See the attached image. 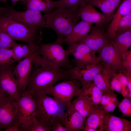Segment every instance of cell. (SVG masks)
Here are the masks:
<instances>
[{
  "mask_svg": "<svg viewBox=\"0 0 131 131\" xmlns=\"http://www.w3.org/2000/svg\"><path fill=\"white\" fill-rule=\"evenodd\" d=\"M36 52L19 61L13 72L20 93L25 91L30 79Z\"/></svg>",
  "mask_w": 131,
  "mask_h": 131,
  "instance_id": "obj_11",
  "label": "cell"
},
{
  "mask_svg": "<svg viewBox=\"0 0 131 131\" xmlns=\"http://www.w3.org/2000/svg\"><path fill=\"white\" fill-rule=\"evenodd\" d=\"M99 60L104 66L109 69L113 74L125 70L121 57L117 54L114 47L112 40L106 44L98 52Z\"/></svg>",
  "mask_w": 131,
  "mask_h": 131,
  "instance_id": "obj_14",
  "label": "cell"
},
{
  "mask_svg": "<svg viewBox=\"0 0 131 131\" xmlns=\"http://www.w3.org/2000/svg\"><path fill=\"white\" fill-rule=\"evenodd\" d=\"M112 79L110 82V88L113 91L121 93L122 86L119 81L115 77L112 75Z\"/></svg>",
  "mask_w": 131,
  "mask_h": 131,
  "instance_id": "obj_37",
  "label": "cell"
},
{
  "mask_svg": "<svg viewBox=\"0 0 131 131\" xmlns=\"http://www.w3.org/2000/svg\"><path fill=\"white\" fill-rule=\"evenodd\" d=\"M12 2V5L13 6L18 1H21L24 4H26L28 0H11Z\"/></svg>",
  "mask_w": 131,
  "mask_h": 131,
  "instance_id": "obj_41",
  "label": "cell"
},
{
  "mask_svg": "<svg viewBox=\"0 0 131 131\" xmlns=\"http://www.w3.org/2000/svg\"><path fill=\"white\" fill-rule=\"evenodd\" d=\"M123 0H83L87 4L95 7L102 13L113 17L115 10Z\"/></svg>",
  "mask_w": 131,
  "mask_h": 131,
  "instance_id": "obj_23",
  "label": "cell"
},
{
  "mask_svg": "<svg viewBox=\"0 0 131 131\" xmlns=\"http://www.w3.org/2000/svg\"><path fill=\"white\" fill-rule=\"evenodd\" d=\"M77 98L71 102L75 109L85 119L93 112L95 106L84 97L78 95Z\"/></svg>",
  "mask_w": 131,
  "mask_h": 131,
  "instance_id": "obj_26",
  "label": "cell"
},
{
  "mask_svg": "<svg viewBox=\"0 0 131 131\" xmlns=\"http://www.w3.org/2000/svg\"><path fill=\"white\" fill-rule=\"evenodd\" d=\"M76 13L82 20L102 26L110 22L113 18L98 11L93 6L86 4L83 0L78 8Z\"/></svg>",
  "mask_w": 131,
  "mask_h": 131,
  "instance_id": "obj_15",
  "label": "cell"
},
{
  "mask_svg": "<svg viewBox=\"0 0 131 131\" xmlns=\"http://www.w3.org/2000/svg\"><path fill=\"white\" fill-rule=\"evenodd\" d=\"M8 95L3 92L0 88V104L2 101Z\"/></svg>",
  "mask_w": 131,
  "mask_h": 131,
  "instance_id": "obj_40",
  "label": "cell"
},
{
  "mask_svg": "<svg viewBox=\"0 0 131 131\" xmlns=\"http://www.w3.org/2000/svg\"><path fill=\"white\" fill-rule=\"evenodd\" d=\"M80 85L79 82L76 80L66 81L49 89L45 94L52 95L59 103L67 108L71 106L73 98L77 96L80 93Z\"/></svg>",
  "mask_w": 131,
  "mask_h": 131,
  "instance_id": "obj_7",
  "label": "cell"
},
{
  "mask_svg": "<svg viewBox=\"0 0 131 131\" xmlns=\"http://www.w3.org/2000/svg\"><path fill=\"white\" fill-rule=\"evenodd\" d=\"M102 94V91L92 81L82 87L78 95L84 97L96 106L99 105Z\"/></svg>",
  "mask_w": 131,
  "mask_h": 131,
  "instance_id": "obj_25",
  "label": "cell"
},
{
  "mask_svg": "<svg viewBox=\"0 0 131 131\" xmlns=\"http://www.w3.org/2000/svg\"><path fill=\"white\" fill-rule=\"evenodd\" d=\"M0 30L13 39L30 44H40L42 40V33L34 32L13 20L9 16L0 15Z\"/></svg>",
  "mask_w": 131,
  "mask_h": 131,
  "instance_id": "obj_4",
  "label": "cell"
},
{
  "mask_svg": "<svg viewBox=\"0 0 131 131\" xmlns=\"http://www.w3.org/2000/svg\"><path fill=\"white\" fill-rule=\"evenodd\" d=\"M110 41L103 26L95 25L88 34L79 42L85 44L96 52H98Z\"/></svg>",
  "mask_w": 131,
  "mask_h": 131,
  "instance_id": "obj_16",
  "label": "cell"
},
{
  "mask_svg": "<svg viewBox=\"0 0 131 131\" xmlns=\"http://www.w3.org/2000/svg\"><path fill=\"white\" fill-rule=\"evenodd\" d=\"M1 13L10 16L15 21L22 24L33 31L42 33V29L44 28L45 17L40 12L29 9L19 11L12 7L8 6L3 7Z\"/></svg>",
  "mask_w": 131,
  "mask_h": 131,
  "instance_id": "obj_5",
  "label": "cell"
},
{
  "mask_svg": "<svg viewBox=\"0 0 131 131\" xmlns=\"http://www.w3.org/2000/svg\"><path fill=\"white\" fill-rule=\"evenodd\" d=\"M13 65L0 68V88L2 91L18 102L20 96L13 72Z\"/></svg>",
  "mask_w": 131,
  "mask_h": 131,
  "instance_id": "obj_12",
  "label": "cell"
},
{
  "mask_svg": "<svg viewBox=\"0 0 131 131\" xmlns=\"http://www.w3.org/2000/svg\"><path fill=\"white\" fill-rule=\"evenodd\" d=\"M67 131H79L83 130L85 126V118L78 113L71 105L57 117Z\"/></svg>",
  "mask_w": 131,
  "mask_h": 131,
  "instance_id": "obj_17",
  "label": "cell"
},
{
  "mask_svg": "<svg viewBox=\"0 0 131 131\" xmlns=\"http://www.w3.org/2000/svg\"><path fill=\"white\" fill-rule=\"evenodd\" d=\"M69 79L67 69L43 65L33 67L30 79L25 91L32 94H45L46 91L58 81Z\"/></svg>",
  "mask_w": 131,
  "mask_h": 131,
  "instance_id": "obj_1",
  "label": "cell"
},
{
  "mask_svg": "<svg viewBox=\"0 0 131 131\" xmlns=\"http://www.w3.org/2000/svg\"><path fill=\"white\" fill-rule=\"evenodd\" d=\"M17 102L19 113L18 127L20 131H24L31 123L35 116L36 103L32 94L25 91L20 93Z\"/></svg>",
  "mask_w": 131,
  "mask_h": 131,
  "instance_id": "obj_8",
  "label": "cell"
},
{
  "mask_svg": "<svg viewBox=\"0 0 131 131\" xmlns=\"http://www.w3.org/2000/svg\"><path fill=\"white\" fill-rule=\"evenodd\" d=\"M8 0H0V2H2L4 3H6Z\"/></svg>",
  "mask_w": 131,
  "mask_h": 131,
  "instance_id": "obj_44",
  "label": "cell"
},
{
  "mask_svg": "<svg viewBox=\"0 0 131 131\" xmlns=\"http://www.w3.org/2000/svg\"><path fill=\"white\" fill-rule=\"evenodd\" d=\"M17 43L7 34L0 30V47L11 48Z\"/></svg>",
  "mask_w": 131,
  "mask_h": 131,
  "instance_id": "obj_35",
  "label": "cell"
},
{
  "mask_svg": "<svg viewBox=\"0 0 131 131\" xmlns=\"http://www.w3.org/2000/svg\"><path fill=\"white\" fill-rule=\"evenodd\" d=\"M117 9L106 32L111 40L116 35L117 27L120 21L124 16L131 12V0H123Z\"/></svg>",
  "mask_w": 131,
  "mask_h": 131,
  "instance_id": "obj_18",
  "label": "cell"
},
{
  "mask_svg": "<svg viewBox=\"0 0 131 131\" xmlns=\"http://www.w3.org/2000/svg\"><path fill=\"white\" fill-rule=\"evenodd\" d=\"M62 43L58 39L53 43H40L37 51L38 66L44 65L65 69L72 67L68 50L63 47Z\"/></svg>",
  "mask_w": 131,
  "mask_h": 131,
  "instance_id": "obj_2",
  "label": "cell"
},
{
  "mask_svg": "<svg viewBox=\"0 0 131 131\" xmlns=\"http://www.w3.org/2000/svg\"><path fill=\"white\" fill-rule=\"evenodd\" d=\"M2 129L0 127V131H1Z\"/></svg>",
  "mask_w": 131,
  "mask_h": 131,
  "instance_id": "obj_45",
  "label": "cell"
},
{
  "mask_svg": "<svg viewBox=\"0 0 131 131\" xmlns=\"http://www.w3.org/2000/svg\"><path fill=\"white\" fill-rule=\"evenodd\" d=\"M19 118L17 102L7 96L0 104V127L6 130L18 123Z\"/></svg>",
  "mask_w": 131,
  "mask_h": 131,
  "instance_id": "obj_9",
  "label": "cell"
},
{
  "mask_svg": "<svg viewBox=\"0 0 131 131\" xmlns=\"http://www.w3.org/2000/svg\"><path fill=\"white\" fill-rule=\"evenodd\" d=\"M51 127L34 117L31 123L24 131H51Z\"/></svg>",
  "mask_w": 131,
  "mask_h": 131,
  "instance_id": "obj_31",
  "label": "cell"
},
{
  "mask_svg": "<svg viewBox=\"0 0 131 131\" xmlns=\"http://www.w3.org/2000/svg\"><path fill=\"white\" fill-rule=\"evenodd\" d=\"M68 45L67 50L69 55L74 57L76 67L82 68L89 64L100 63L95 52L92 51L85 44L77 42Z\"/></svg>",
  "mask_w": 131,
  "mask_h": 131,
  "instance_id": "obj_10",
  "label": "cell"
},
{
  "mask_svg": "<svg viewBox=\"0 0 131 131\" xmlns=\"http://www.w3.org/2000/svg\"><path fill=\"white\" fill-rule=\"evenodd\" d=\"M11 48L0 47V68L13 65Z\"/></svg>",
  "mask_w": 131,
  "mask_h": 131,
  "instance_id": "obj_30",
  "label": "cell"
},
{
  "mask_svg": "<svg viewBox=\"0 0 131 131\" xmlns=\"http://www.w3.org/2000/svg\"><path fill=\"white\" fill-rule=\"evenodd\" d=\"M131 30V12L124 16L119 22L116 33Z\"/></svg>",
  "mask_w": 131,
  "mask_h": 131,
  "instance_id": "obj_33",
  "label": "cell"
},
{
  "mask_svg": "<svg viewBox=\"0 0 131 131\" xmlns=\"http://www.w3.org/2000/svg\"><path fill=\"white\" fill-rule=\"evenodd\" d=\"M103 130L106 131H131V122L107 113L104 119Z\"/></svg>",
  "mask_w": 131,
  "mask_h": 131,
  "instance_id": "obj_20",
  "label": "cell"
},
{
  "mask_svg": "<svg viewBox=\"0 0 131 131\" xmlns=\"http://www.w3.org/2000/svg\"><path fill=\"white\" fill-rule=\"evenodd\" d=\"M36 103L35 117L51 126L54 120L61 113V105L53 98L46 94H32Z\"/></svg>",
  "mask_w": 131,
  "mask_h": 131,
  "instance_id": "obj_6",
  "label": "cell"
},
{
  "mask_svg": "<svg viewBox=\"0 0 131 131\" xmlns=\"http://www.w3.org/2000/svg\"><path fill=\"white\" fill-rule=\"evenodd\" d=\"M51 131H67L64 125L57 117L53 121Z\"/></svg>",
  "mask_w": 131,
  "mask_h": 131,
  "instance_id": "obj_38",
  "label": "cell"
},
{
  "mask_svg": "<svg viewBox=\"0 0 131 131\" xmlns=\"http://www.w3.org/2000/svg\"><path fill=\"white\" fill-rule=\"evenodd\" d=\"M119 103L117 95L110 88L103 93L99 105L108 114L114 111L118 107Z\"/></svg>",
  "mask_w": 131,
  "mask_h": 131,
  "instance_id": "obj_27",
  "label": "cell"
},
{
  "mask_svg": "<svg viewBox=\"0 0 131 131\" xmlns=\"http://www.w3.org/2000/svg\"><path fill=\"white\" fill-rule=\"evenodd\" d=\"M123 67L125 70L131 73V51H127L121 57Z\"/></svg>",
  "mask_w": 131,
  "mask_h": 131,
  "instance_id": "obj_36",
  "label": "cell"
},
{
  "mask_svg": "<svg viewBox=\"0 0 131 131\" xmlns=\"http://www.w3.org/2000/svg\"><path fill=\"white\" fill-rule=\"evenodd\" d=\"M3 9V7H1L0 6V15L1 14Z\"/></svg>",
  "mask_w": 131,
  "mask_h": 131,
  "instance_id": "obj_43",
  "label": "cell"
},
{
  "mask_svg": "<svg viewBox=\"0 0 131 131\" xmlns=\"http://www.w3.org/2000/svg\"><path fill=\"white\" fill-rule=\"evenodd\" d=\"M113 74L104 66V69L94 77L93 82L102 93L110 89V79Z\"/></svg>",
  "mask_w": 131,
  "mask_h": 131,
  "instance_id": "obj_29",
  "label": "cell"
},
{
  "mask_svg": "<svg viewBox=\"0 0 131 131\" xmlns=\"http://www.w3.org/2000/svg\"><path fill=\"white\" fill-rule=\"evenodd\" d=\"M113 45L121 57L131 45V30L116 33L112 40Z\"/></svg>",
  "mask_w": 131,
  "mask_h": 131,
  "instance_id": "obj_22",
  "label": "cell"
},
{
  "mask_svg": "<svg viewBox=\"0 0 131 131\" xmlns=\"http://www.w3.org/2000/svg\"><path fill=\"white\" fill-rule=\"evenodd\" d=\"M107 113L99 105L95 106L92 113L85 120L84 125L95 130V131H103L104 119Z\"/></svg>",
  "mask_w": 131,
  "mask_h": 131,
  "instance_id": "obj_21",
  "label": "cell"
},
{
  "mask_svg": "<svg viewBox=\"0 0 131 131\" xmlns=\"http://www.w3.org/2000/svg\"><path fill=\"white\" fill-rule=\"evenodd\" d=\"M83 130L84 131H95L94 129L86 126H85Z\"/></svg>",
  "mask_w": 131,
  "mask_h": 131,
  "instance_id": "obj_42",
  "label": "cell"
},
{
  "mask_svg": "<svg viewBox=\"0 0 131 131\" xmlns=\"http://www.w3.org/2000/svg\"><path fill=\"white\" fill-rule=\"evenodd\" d=\"M26 4L27 9L48 13L56 8L57 1L52 0H28Z\"/></svg>",
  "mask_w": 131,
  "mask_h": 131,
  "instance_id": "obj_28",
  "label": "cell"
},
{
  "mask_svg": "<svg viewBox=\"0 0 131 131\" xmlns=\"http://www.w3.org/2000/svg\"><path fill=\"white\" fill-rule=\"evenodd\" d=\"M39 45V44L37 43L24 44L17 43L11 48L14 63L19 62L35 53L38 49Z\"/></svg>",
  "mask_w": 131,
  "mask_h": 131,
  "instance_id": "obj_24",
  "label": "cell"
},
{
  "mask_svg": "<svg viewBox=\"0 0 131 131\" xmlns=\"http://www.w3.org/2000/svg\"><path fill=\"white\" fill-rule=\"evenodd\" d=\"M92 24L81 20L74 26L69 34L62 39V42L68 45L79 42L88 34Z\"/></svg>",
  "mask_w": 131,
  "mask_h": 131,
  "instance_id": "obj_19",
  "label": "cell"
},
{
  "mask_svg": "<svg viewBox=\"0 0 131 131\" xmlns=\"http://www.w3.org/2000/svg\"><path fill=\"white\" fill-rule=\"evenodd\" d=\"M44 28L52 29L62 41L70 33L80 17L70 9L59 7L44 15Z\"/></svg>",
  "mask_w": 131,
  "mask_h": 131,
  "instance_id": "obj_3",
  "label": "cell"
},
{
  "mask_svg": "<svg viewBox=\"0 0 131 131\" xmlns=\"http://www.w3.org/2000/svg\"><path fill=\"white\" fill-rule=\"evenodd\" d=\"M19 123L18 122L8 128L5 130V131H20L18 126Z\"/></svg>",
  "mask_w": 131,
  "mask_h": 131,
  "instance_id": "obj_39",
  "label": "cell"
},
{
  "mask_svg": "<svg viewBox=\"0 0 131 131\" xmlns=\"http://www.w3.org/2000/svg\"><path fill=\"white\" fill-rule=\"evenodd\" d=\"M119 102L118 107L122 114V118L131 116V99L126 97Z\"/></svg>",
  "mask_w": 131,
  "mask_h": 131,
  "instance_id": "obj_34",
  "label": "cell"
},
{
  "mask_svg": "<svg viewBox=\"0 0 131 131\" xmlns=\"http://www.w3.org/2000/svg\"><path fill=\"white\" fill-rule=\"evenodd\" d=\"M83 0H58L56 8L70 9L76 13L77 10Z\"/></svg>",
  "mask_w": 131,
  "mask_h": 131,
  "instance_id": "obj_32",
  "label": "cell"
},
{
  "mask_svg": "<svg viewBox=\"0 0 131 131\" xmlns=\"http://www.w3.org/2000/svg\"><path fill=\"white\" fill-rule=\"evenodd\" d=\"M104 66L102 63L89 64L82 68L77 67L67 69L70 80L78 81L82 87L92 82L95 76L101 72Z\"/></svg>",
  "mask_w": 131,
  "mask_h": 131,
  "instance_id": "obj_13",
  "label": "cell"
}]
</instances>
